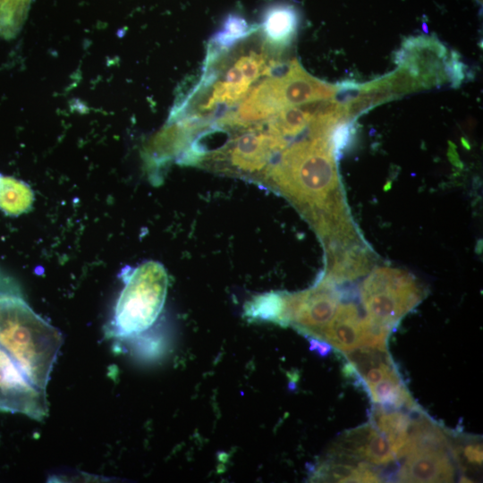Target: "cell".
Wrapping results in <instances>:
<instances>
[{
	"label": "cell",
	"instance_id": "5bb4252c",
	"mask_svg": "<svg viewBox=\"0 0 483 483\" xmlns=\"http://www.w3.org/2000/svg\"><path fill=\"white\" fill-rule=\"evenodd\" d=\"M361 320L354 304L340 305L318 339L345 353L360 346Z\"/></svg>",
	"mask_w": 483,
	"mask_h": 483
},
{
	"label": "cell",
	"instance_id": "7c38bea8",
	"mask_svg": "<svg viewBox=\"0 0 483 483\" xmlns=\"http://www.w3.org/2000/svg\"><path fill=\"white\" fill-rule=\"evenodd\" d=\"M451 446H424L412 450L397 472L401 482H451L455 470Z\"/></svg>",
	"mask_w": 483,
	"mask_h": 483
},
{
	"label": "cell",
	"instance_id": "30bf717a",
	"mask_svg": "<svg viewBox=\"0 0 483 483\" xmlns=\"http://www.w3.org/2000/svg\"><path fill=\"white\" fill-rule=\"evenodd\" d=\"M445 47L436 38L418 37L407 39L397 54L396 62L405 67L422 88L445 83L448 79L444 60Z\"/></svg>",
	"mask_w": 483,
	"mask_h": 483
},
{
	"label": "cell",
	"instance_id": "8fae6325",
	"mask_svg": "<svg viewBox=\"0 0 483 483\" xmlns=\"http://www.w3.org/2000/svg\"><path fill=\"white\" fill-rule=\"evenodd\" d=\"M330 455L340 462H366L378 467L396 459L386 438L371 423L345 432L331 449Z\"/></svg>",
	"mask_w": 483,
	"mask_h": 483
},
{
	"label": "cell",
	"instance_id": "277c9868",
	"mask_svg": "<svg viewBox=\"0 0 483 483\" xmlns=\"http://www.w3.org/2000/svg\"><path fill=\"white\" fill-rule=\"evenodd\" d=\"M336 89V85L311 76L292 60L280 73L254 84L235 108V116L243 124H257L285 107L334 98Z\"/></svg>",
	"mask_w": 483,
	"mask_h": 483
},
{
	"label": "cell",
	"instance_id": "8992f818",
	"mask_svg": "<svg viewBox=\"0 0 483 483\" xmlns=\"http://www.w3.org/2000/svg\"><path fill=\"white\" fill-rule=\"evenodd\" d=\"M424 291L410 274L379 267L364 281L361 300L368 317L391 328L423 298Z\"/></svg>",
	"mask_w": 483,
	"mask_h": 483
},
{
	"label": "cell",
	"instance_id": "7402d4cb",
	"mask_svg": "<svg viewBox=\"0 0 483 483\" xmlns=\"http://www.w3.org/2000/svg\"><path fill=\"white\" fill-rule=\"evenodd\" d=\"M352 135V126L350 121L341 122L332 130L328 140L335 157L343 154L351 142Z\"/></svg>",
	"mask_w": 483,
	"mask_h": 483
},
{
	"label": "cell",
	"instance_id": "cb8c5ba5",
	"mask_svg": "<svg viewBox=\"0 0 483 483\" xmlns=\"http://www.w3.org/2000/svg\"><path fill=\"white\" fill-rule=\"evenodd\" d=\"M309 349L317 352L319 356L325 357L331 352L332 346L326 342L316 339L309 338Z\"/></svg>",
	"mask_w": 483,
	"mask_h": 483
},
{
	"label": "cell",
	"instance_id": "52a82bcc",
	"mask_svg": "<svg viewBox=\"0 0 483 483\" xmlns=\"http://www.w3.org/2000/svg\"><path fill=\"white\" fill-rule=\"evenodd\" d=\"M228 67L223 69L220 78H206L201 85L206 88L200 102L197 105L199 112H210L220 106H233L242 100L256 80L275 69V61L267 51L250 50L235 55Z\"/></svg>",
	"mask_w": 483,
	"mask_h": 483
},
{
	"label": "cell",
	"instance_id": "9c48e42d",
	"mask_svg": "<svg viewBox=\"0 0 483 483\" xmlns=\"http://www.w3.org/2000/svg\"><path fill=\"white\" fill-rule=\"evenodd\" d=\"M46 390L34 386L0 347V411L41 420L47 415Z\"/></svg>",
	"mask_w": 483,
	"mask_h": 483
},
{
	"label": "cell",
	"instance_id": "2e32d148",
	"mask_svg": "<svg viewBox=\"0 0 483 483\" xmlns=\"http://www.w3.org/2000/svg\"><path fill=\"white\" fill-rule=\"evenodd\" d=\"M299 21V11L294 5L286 3L273 4L263 13V37L270 46L284 47L292 39Z\"/></svg>",
	"mask_w": 483,
	"mask_h": 483
},
{
	"label": "cell",
	"instance_id": "e0dca14e",
	"mask_svg": "<svg viewBox=\"0 0 483 483\" xmlns=\"http://www.w3.org/2000/svg\"><path fill=\"white\" fill-rule=\"evenodd\" d=\"M315 115L314 101L288 106L267 121L270 132L285 140L300 135Z\"/></svg>",
	"mask_w": 483,
	"mask_h": 483
},
{
	"label": "cell",
	"instance_id": "7a4b0ae2",
	"mask_svg": "<svg viewBox=\"0 0 483 483\" xmlns=\"http://www.w3.org/2000/svg\"><path fill=\"white\" fill-rule=\"evenodd\" d=\"M62 344V333L25 301L0 293V347L37 387L46 390Z\"/></svg>",
	"mask_w": 483,
	"mask_h": 483
},
{
	"label": "cell",
	"instance_id": "5b68a950",
	"mask_svg": "<svg viewBox=\"0 0 483 483\" xmlns=\"http://www.w3.org/2000/svg\"><path fill=\"white\" fill-rule=\"evenodd\" d=\"M287 144V140L254 125L244 128L200 162L219 173L258 179Z\"/></svg>",
	"mask_w": 483,
	"mask_h": 483
},
{
	"label": "cell",
	"instance_id": "3957f363",
	"mask_svg": "<svg viewBox=\"0 0 483 483\" xmlns=\"http://www.w3.org/2000/svg\"><path fill=\"white\" fill-rule=\"evenodd\" d=\"M123 287L114 305L109 331L119 339H132L147 332L164 308L168 275L164 266L148 260L122 271Z\"/></svg>",
	"mask_w": 483,
	"mask_h": 483
},
{
	"label": "cell",
	"instance_id": "603a6c76",
	"mask_svg": "<svg viewBox=\"0 0 483 483\" xmlns=\"http://www.w3.org/2000/svg\"><path fill=\"white\" fill-rule=\"evenodd\" d=\"M465 461L471 465H481L483 452L482 445L479 443H470L462 448Z\"/></svg>",
	"mask_w": 483,
	"mask_h": 483
},
{
	"label": "cell",
	"instance_id": "4fadbf2b",
	"mask_svg": "<svg viewBox=\"0 0 483 483\" xmlns=\"http://www.w3.org/2000/svg\"><path fill=\"white\" fill-rule=\"evenodd\" d=\"M206 125L199 117L191 116L168 124L158 132L148 144L146 161L151 166L153 174L165 163L181 155L182 157L191 146V140ZM182 159V158H181ZM180 159V160H181Z\"/></svg>",
	"mask_w": 483,
	"mask_h": 483
},
{
	"label": "cell",
	"instance_id": "d6986e66",
	"mask_svg": "<svg viewBox=\"0 0 483 483\" xmlns=\"http://www.w3.org/2000/svg\"><path fill=\"white\" fill-rule=\"evenodd\" d=\"M244 315L253 320L287 326L284 292H267L254 297L244 307Z\"/></svg>",
	"mask_w": 483,
	"mask_h": 483
},
{
	"label": "cell",
	"instance_id": "44dd1931",
	"mask_svg": "<svg viewBox=\"0 0 483 483\" xmlns=\"http://www.w3.org/2000/svg\"><path fill=\"white\" fill-rule=\"evenodd\" d=\"M258 29V27H250L242 17L232 14L226 18L222 29L214 36L212 44L219 49H226Z\"/></svg>",
	"mask_w": 483,
	"mask_h": 483
},
{
	"label": "cell",
	"instance_id": "ffe728a7",
	"mask_svg": "<svg viewBox=\"0 0 483 483\" xmlns=\"http://www.w3.org/2000/svg\"><path fill=\"white\" fill-rule=\"evenodd\" d=\"M30 0H0V36L14 37L26 17Z\"/></svg>",
	"mask_w": 483,
	"mask_h": 483
},
{
	"label": "cell",
	"instance_id": "ba28073f",
	"mask_svg": "<svg viewBox=\"0 0 483 483\" xmlns=\"http://www.w3.org/2000/svg\"><path fill=\"white\" fill-rule=\"evenodd\" d=\"M285 318L303 335L318 339L334 317L340 301L335 284L323 278L313 287L295 293H286Z\"/></svg>",
	"mask_w": 483,
	"mask_h": 483
},
{
	"label": "cell",
	"instance_id": "9a60e30c",
	"mask_svg": "<svg viewBox=\"0 0 483 483\" xmlns=\"http://www.w3.org/2000/svg\"><path fill=\"white\" fill-rule=\"evenodd\" d=\"M412 421L399 409L379 406L373 412L372 424L386 438L396 459L407 455Z\"/></svg>",
	"mask_w": 483,
	"mask_h": 483
},
{
	"label": "cell",
	"instance_id": "ac0fdd59",
	"mask_svg": "<svg viewBox=\"0 0 483 483\" xmlns=\"http://www.w3.org/2000/svg\"><path fill=\"white\" fill-rule=\"evenodd\" d=\"M34 198L26 182L0 174V210L5 215L17 216L30 211Z\"/></svg>",
	"mask_w": 483,
	"mask_h": 483
},
{
	"label": "cell",
	"instance_id": "6da1fadb",
	"mask_svg": "<svg viewBox=\"0 0 483 483\" xmlns=\"http://www.w3.org/2000/svg\"><path fill=\"white\" fill-rule=\"evenodd\" d=\"M258 179L290 199L313 226L344 208L328 138L286 147Z\"/></svg>",
	"mask_w": 483,
	"mask_h": 483
}]
</instances>
